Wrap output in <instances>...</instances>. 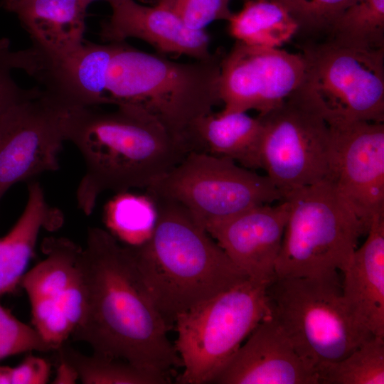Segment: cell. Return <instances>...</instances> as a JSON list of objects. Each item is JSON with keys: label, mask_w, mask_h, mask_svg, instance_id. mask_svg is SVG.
<instances>
[{"label": "cell", "mask_w": 384, "mask_h": 384, "mask_svg": "<svg viewBox=\"0 0 384 384\" xmlns=\"http://www.w3.org/2000/svg\"><path fill=\"white\" fill-rule=\"evenodd\" d=\"M80 270L85 305L73 339L93 353L171 375L182 362L168 338L171 329L137 269L131 245L110 232L88 230Z\"/></svg>", "instance_id": "1"}, {"label": "cell", "mask_w": 384, "mask_h": 384, "mask_svg": "<svg viewBox=\"0 0 384 384\" xmlns=\"http://www.w3.org/2000/svg\"><path fill=\"white\" fill-rule=\"evenodd\" d=\"M62 126L65 142L76 146L85 161L76 199L87 215L103 191L147 188L188 153L156 118L134 105L114 111L68 107Z\"/></svg>", "instance_id": "2"}, {"label": "cell", "mask_w": 384, "mask_h": 384, "mask_svg": "<svg viewBox=\"0 0 384 384\" xmlns=\"http://www.w3.org/2000/svg\"><path fill=\"white\" fill-rule=\"evenodd\" d=\"M149 196L157 213L153 233L131 247L140 277L171 329L178 315L248 277L186 208Z\"/></svg>", "instance_id": "3"}, {"label": "cell", "mask_w": 384, "mask_h": 384, "mask_svg": "<svg viewBox=\"0 0 384 384\" xmlns=\"http://www.w3.org/2000/svg\"><path fill=\"white\" fill-rule=\"evenodd\" d=\"M106 92L109 104L139 107L187 149L193 128L213 112L220 96L221 50L203 60L178 63L160 53L116 42Z\"/></svg>", "instance_id": "4"}, {"label": "cell", "mask_w": 384, "mask_h": 384, "mask_svg": "<svg viewBox=\"0 0 384 384\" xmlns=\"http://www.w3.org/2000/svg\"><path fill=\"white\" fill-rule=\"evenodd\" d=\"M267 294L270 315L316 375L373 336L347 306L338 273L276 278Z\"/></svg>", "instance_id": "5"}, {"label": "cell", "mask_w": 384, "mask_h": 384, "mask_svg": "<svg viewBox=\"0 0 384 384\" xmlns=\"http://www.w3.org/2000/svg\"><path fill=\"white\" fill-rule=\"evenodd\" d=\"M283 200L289 212L276 262L277 278L343 272L364 234L332 181L326 179L293 189Z\"/></svg>", "instance_id": "6"}, {"label": "cell", "mask_w": 384, "mask_h": 384, "mask_svg": "<svg viewBox=\"0 0 384 384\" xmlns=\"http://www.w3.org/2000/svg\"><path fill=\"white\" fill-rule=\"evenodd\" d=\"M268 286L248 278L177 316L174 346L183 368L177 383H213L245 338L270 315Z\"/></svg>", "instance_id": "7"}, {"label": "cell", "mask_w": 384, "mask_h": 384, "mask_svg": "<svg viewBox=\"0 0 384 384\" xmlns=\"http://www.w3.org/2000/svg\"><path fill=\"white\" fill-rule=\"evenodd\" d=\"M303 81L295 92L329 124L384 121V48L363 49L326 38L302 46Z\"/></svg>", "instance_id": "8"}, {"label": "cell", "mask_w": 384, "mask_h": 384, "mask_svg": "<svg viewBox=\"0 0 384 384\" xmlns=\"http://www.w3.org/2000/svg\"><path fill=\"white\" fill-rule=\"evenodd\" d=\"M146 189L175 201L205 229L252 207L283 200L272 180L231 159L191 151Z\"/></svg>", "instance_id": "9"}, {"label": "cell", "mask_w": 384, "mask_h": 384, "mask_svg": "<svg viewBox=\"0 0 384 384\" xmlns=\"http://www.w3.org/2000/svg\"><path fill=\"white\" fill-rule=\"evenodd\" d=\"M257 116L262 124L261 169L282 197L329 178L331 129L313 104L294 92L277 107Z\"/></svg>", "instance_id": "10"}, {"label": "cell", "mask_w": 384, "mask_h": 384, "mask_svg": "<svg viewBox=\"0 0 384 384\" xmlns=\"http://www.w3.org/2000/svg\"><path fill=\"white\" fill-rule=\"evenodd\" d=\"M304 72L302 53L236 41L220 62V113L255 110L266 114L298 90Z\"/></svg>", "instance_id": "11"}, {"label": "cell", "mask_w": 384, "mask_h": 384, "mask_svg": "<svg viewBox=\"0 0 384 384\" xmlns=\"http://www.w3.org/2000/svg\"><path fill=\"white\" fill-rule=\"evenodd\" d=\"M66 108L43 91L0 116V199L16 183L59 169Z\"/></svg>", "instance_id": "12"}, {"label": "cell", "mask_w": 384, "mask_h": 384, "mask_svg": "<svg viewBox=\"0 0 384 384\" xmlns=\"http://www.w3.org/2000/svg\"><path fill=\"white\" fill-rule=\"evenodd\" d=\"M329 124L333 145L329 179L366 235L373 219L384 215L383 122Z\"/></svg>", "instance_id": "13"}, {"label": "cell", "mask_w": 384, "mask_h": 384, "mask_svg": "<svg viewBox=\"0 0 384 384\" xmlns=\"http://www.w3.org/2000/svg\"><path fill=\"white\" fill-rule=\"evenodd\" d=\"M116 43L84 40L79 48L62 55L33 44L16 51V68L34 78L45 94L67 107L109 104L107 75Z\"/></svg>", "instance_id": "14"}, {"label": "cell", "mask_w": 384, "mask_h": 384, "mask_svg": "<svg viewBox=\"0 0 384 384\" xmlns=\"http://www.w3.org/2000/svg\"><path fill=\"white\" fill-rule=\"evenodd\" d=\"M286 201L252 207L214 223L206 231L249 279L270 284L288 218Z\"/></svg>", "instance_id": "15"}, {"label": "cell", "mask_w": 384, "mask_h": 384, "mask_svg": "<svg viewBox=\"0 0 384 384\" xmlns=\"http://www.w3.org/2000/svg\"><path fill=\"white\" fill-rule=\"evenodd\" d=\"M248 336L212 383L318 384L316 373L299 357L271 315Z\"/></svg>", "instance_id": "16"}, {"label": "cell", "mask_w": 384, "mask_h": 384, "mask_svg": "<svg viewBox=\"0 0 384 384\" xmlns=\"http://www.w3.org/2000/svg\"><path fill=\"white\" fill-rule=\"evenodd\" d=\"M110 4L112 15L101 26L100 38L104 42L135 38L162 55H184L195 60L211 56L210 38L206 30L190 28L170 11L134 0H113Z\"/></svg>", "instance_id": "17"}, {"label": "cell", "mask_w": 384, "mask_h": 384, "mask_svg": "<svg viewBox=\"0 0 384 384\" xmlns=\"http://www.w3.org/2000/svg\"><path fill=\"white\" fill-rule=\"evenodd\" d=\"M366 235L343 272V297L363 326L384 337V215L373 219Z\"/></svg>", "instance_id": "18"}, {"label": "cell", "mask_w": 384, "mask_h": 384, "mask_svg": "<svg viewBox=\"0 0 384 384\" xmlns=\"http://www.w3.org/2000/svg\"><path fill=\"white\" fill-rule=\"evenodd\" d=\"M262 124L246 112H213L195 124L188 146L189 151L227 157L239 165L261 169Z\"/></svg>", "instance_id": "19"}, {"label": "cell", "mask_w": 384, "mask_h": 384, "mask_svg": "<svg viewBox=\"0 0 384 384\" xmlns=\"http://www.w3.org/2000/svg\"><path fill=\"white\" fill-rule=\"evenodd\" d=\"M61 210L50 206L38 182L28 187V200L11 230L0 238V297L13 292L25 274L41 230L58 229Z\"/></svg>", "instance_id": "20"}, {"label": "cell", "mask_w": 384, "mask_h": 384, "mask_svg": "<svg viewBox=\"0 0 384 384\" xmlns=\"http://www.w3.org/2000/svg\"><path fill=\"white\" fill-rule=\"evenodd\" d=\"M85 0H26L14 11L33 44L55 55L66 54L84 41Z\"/></svg>", "instance_id": "21"}, {"label": "cell", "mask_w": 384, "mask_h": 384, "mask_svg": "<svg viewBox=\"0 0 384 384\" xmlns=\"http://www.w3.org/2000/svg\"><path fill=\"white\" fill-rule=\"evenodd\" d=\"M41 247L45 258L23 274L20 284L29 300L47 298L58 302L80 277L82 248L68 238L56 237L45 238Z\"/></svg>", "instance_id": "22"}, {"label": "cell", "mask_w": 384, "mask_h": 384, "mask_svg": "<svg viewBox=\"0 0 384 384\" xmlns=\"http://www.w3.org/2000/svg\"><path fill=\"white\" fill-rule=\"evenodd\" d=\"M228 21L233 38L253 46L279 48L299 31L287 10L274 0H245Z\"/></svg>", "instance_id": "23"}, {"label": "cell", "mask_w": 384, "mask_h": 384, "mask_svg": "<svg viewBox=\"0 0 384 384\" xmlns=\"http://www.w3.org/2000/svg\"><path fill=\"white\" fill-rule=\"evenodd\" d=\"M60 356L76 370L84 384H167L171 375L149 371L125 361L93 353L85 355L68 346H60Z\"/></svg>", "instance_id": "24"}, {"label": "cell", "mask_w": 384, "mask_h": 384, "mask_svg": "<svg viewBox=\"0 0 384 384\" xmlns=\"http://www.w3.org/2000/svg\"><path fill=\"white\" fill-rule=\"evenodd\" d=\"M156 217L155 203L147 193L137 195L128 191L117 193L107 205L105 213L110 233L133 246L150 238Z\"/></svg>", "instance_id": "25"}, {"label": "cell", "mask_w": 384, "mask_h": 384, "mask_svg": "<svg viewBox=\"0 0 384 384\" xmlns=\"http://www.w3.org/2000/svg\"><path fill=\"white\" fill-rule=\"evenodd\" d=\"M326 38L363 49L384 48V0H357L338 18Z\"/></svg>", "instance_id": "26"}, {"label": "cell", "mask_w": 384, "mask_h": 384, "mask_svg": "<svg viewBox=\"0 0 384 384\" xmlns=\"http://www.w3.org/2000/svg\"><path fill=\"white\" fill-rule=\"evenodd\" d=\"M317 377L318 384H384V337L373 336Z\"/></svg>", "instance_id": "27"}, {"label": "cell", "mask_w": 384, "mask_h": 384, "mask_svg": "<svg viewBox=\"0 0 384 384\" xmlns=\"http://www.w3.org/2000/svg\"><path fill=\"white\" fill-rule=\"evenodd\" d=\"M282 4L297 22L299 31L329 36L343 13L357 0H274Z\"/></svg>", "instance_id": "28"}, {"label": "cell", "mask_w": 384, "mask_h": 384, "mask_svg": "<svg viewBox=\"0 0 384 384\" xmlns=\"http://www.w3.org/2000/svg\"><path fill=\"white\" fill-rule=\"evenodd\" d=\"M150 6L166 9L194 30H205L212 22L228 21L233 13L230 0H140Z\"/></svg>", "instance_id": "29"}, {"label": "cell", "mask_w": 384, "mask_h": 384, "mask_svg": "<svg viewBox=\"0 0 384 384\" xmlns=\"http://www.w3.org/2000/svg\"><path fill=\"white\" fill-rule=\"evenodd\" d=\"M29 301L33 328L53 349H58L72 335L74 327L58 302L47 298Z\"/></svg>", "instance_id": "30"}, {"label": "cell", "mask_w": 384, "mask_h": 384, "mask_svg": "<svg viewBox=\"0 0 384 384\" xmlns=\"http://www.w3.org/2000/svg\"><path fill=\"white\" fill-rule=\"evenodd\" d=\"M51 350L52 347L34 328L21 321L0 305V359L28 351Z\"/></svg>", "instance_id": "31"}, {"label": "cell", "mask_w": 384, "mask_h": 384, "mask_svg": "<svg viewBox=\"0 0 384 384\" xmlns=\"http://www.w3.org/2000/svg\"><path fill=\"white\" fill-rule=\"evenodd\" d=\"M11 43L9 38L0 39V116L13 105L36 98L43 93L40 87L31 89L21 87L12 77L14 70L11 55Z\"/></svg>", "instance_id": "32"}, {"label": "cell", "mask_w": 384, "mask_h": 384, "mask_svg": "<svg viewBox=\"0 0 384 384\" xmlns=\"http://www.w3.org/2000/svg\"><path fill=\"white\" fill-rule=\"evenodd\" d=\"M50 363L43 358L28 356L18 366L11 368V384H45L49 380Z\"/></svg>", "instance_id": "33"}, {"label": "cell", "mask_w": 384, "mask_h": 384, "mask_svg": "<svg viewBox=\"0 0 384 384\" xmlns=\"http://www.w3.org/2000/svg\"><path fill=\"white\" fill-rule=\"evenodd\" d=\"M79 380L75 368L66 360L60 356L55 377L52 382L54 384H74Z\"/></svg>", "instance_id": "34"}, {"label": "cell", "mask_w": 384, "mask_h": 384, "mask_svg": "<svg viewBox=\"0 0 384 384\" xmlns=\"http://www.w3.org/2000/svg\"><path fill=\"white\" fill-rule=\"evenodd\" d=\"M26 0H1V6L6 11L14 12Z\"/></svg>", "instance_id": "35"}, {"label": "cell", "mask_w": 384, "mask_h": 384, "mask_svg": "<svg viewBox=\"0 0 384 384\" xmlns=\"http://www.w3.org/2000/svg\"><path fill=\"white\" fill-rule=\"evenodd\" d=\"M11 368L0 366V384H11Z\"/></svg>", "instance_id": "36"}, {"label": "cell", "mask_w": 384, "mask_h": 384, "mask_svg": "<svg viewBox=\"0 0 384 384\" xmlns=\"http://www.w3.org/2000/svg\"><path fill=\"white\" fill-rule=\"evenodd\" d=\"M87 2H88L89 4L91 3L92 1H97V0H85ZM104 1H107L109 4L113 1V0H104Z\"/></svg>", "instance_id": "37"}]
</instances>
